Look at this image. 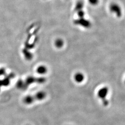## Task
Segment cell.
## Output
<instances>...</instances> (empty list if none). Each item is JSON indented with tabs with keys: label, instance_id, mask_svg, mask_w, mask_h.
Returning <instances> with one entry per match:
<instances>
[{
	"label": "cell",
	"instance_id": "cell-1",
	"mask_svg": "<svg viewBox=\"0 0 125 125\" xmlns=\"http://www.w3.org/2000/svg\"><path fill=\"white\" fill-rule=\"evenodd\" d=\"M109 92V89L107 86H103L99 89L97 92V97L104 106H107L109 104V100H108Z\"/></svg>",
	"mask_w": 125,
	"mask_h": 125
},
{
	"label": "cell",
	"instance_id": "cell-2",
	"mask_svg": "<svg viewBox=\"0 0 125 125\" xmlns=\"http://www.w3.org/2000/svg\"><path fill=\"white\" fill-rule=\"evenodd\" d=\"M110 11L112 13L115 14L118 17H120L122 15V11L120 7L117 4L113 3L110 5L109 7Z\"/></svg>",
	"mask_w": 125,
	"mask_h": 125
},
{
	"label": "cell",
	"instance_id": "cell-3",
	"mask_svg": "<svg viewBox=\"0 0 125 125\" xmlns=\"http://www.w3.org/2000/svg\"><path fill=\"white\" fill-rule=\"evenodd\" d=\"M74 23L76 25H80L85 28H89L91 26V23L87 20L83 18H80L74 21Z\"/></svg>",
	"mask_w": 125,
	"mask_h": 125
},
{
	"label": "cell",
	"instance_id": "cell-4",
	"mask_svg": "<svg viewBox=\"0 0 125 125\" xmlns=\"http://www.w3.org/2000/svg\"><path fill=\"white\" fill-rule=\"evenodd\" d=\"M75 82L77 83H81L85 80V75L81 72H77L74 75Z\"/></svg>",
	"mask_w": 125,
	"mask_h": 125
},
{
	"label": "cell",
	"instance_id": "cell-5",
	"mask_svg": "<svg viewBox=\"0 0 125 125\" xmlns=\"http://www.w3.org/2000/svg\"><path fill=\"white\" fill-rule=\"evenodd\" d=\"M83 3L82 1H78L76 4L75 5V10L76 11H80L82 9V8H83Z\"/></svg>",
	"mask_w": 125,
	"mask_h": 125
},
{
	"label": "cell",
	"instance_id": "cell-6",
	"mask_svg": "<svg viewBox=\"0 0 125 125\" xmlns=\"http://www.w3.org/2000/svg\"><path fill=\"white\" fill-rule=\"evenodd\" d=\"M64 45V42L61 39H58L55 42V45L58 48H61Z\"/></svg>",
	"mask_w": 125,
	"mask_h": 125
},
{
	"label": "cell",
	"instance_id": "cell-7",
	"mask_svg": "<svg viewBox=\"0 0 125 125\" xmlns=\"http://www.w3.org/2000/svg\"><path fill=\"white\" fill-rule=\"evenodd\" d=\"M37 71L39 73L44 74L46 72V68L44 66H40L37 69Z\"/></svg>",
	"mask_w": 125,
	"mask_h": 125
},
{
	"label": "cell",
	"instance_id": "cell-8",
	"mask_svg": "<svg viewBox=\"0 0 125 125\" xmlns=\"http://www.w3.org/2000/svg\"><path fill=\"white\" fill-rule=\"evenodd\" d=\"M77 14H78V16H79V17L80 18H83L84 16L85 13H84V11H83V10H81L78 11Z\"/></svg>",
	"mask_w": 125,
	"mask_h": 125
},
{
	"label": "cell",
	"instance_id": "cell-9",
	"mask_svg": "<svg viewBox=\"0 0 125 125\" xmlns=\"http://www.w3.org/2000/svg\"><path fill=\"white\" fill-rule=\"evenodd\" d=\"M90 4L92 5H97L99 2V0H89Z\"/></svg>",
	"mask_w": 125,
	"mask_h": 125
},
{
	"label": "cell",
	"instance_id": "cell-10",
	"mask_svg": "<svg viewBox=\"0 0 125 125\" xmlns=\"http://www.w3.org/2000/svg\"><path fill=\"white\" fill-rule=\"evenodd\" d=\"M124 83H125V79H124Z\"/></svg>",
	"mask_w": 125,
	"mask_h": 125
}]
</instances>
